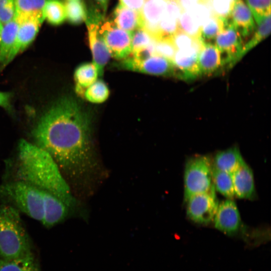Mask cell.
Wrapping results in <instances>:
<instances>
[{
  "label": "cell",
  "instance_id": "cell-1",
  "mask_svg": "<svg viewBox=\"0 0 271 271\" xmlns=\"http://www.w3.org/2000/svg\"><path fill=\"white\" fill-rule=\"evenodd\" d=\"M90 132L86 113L73 98L64 96L43 114L32 134L36 145L51 156L60 170L83 180L96 166Z\"/></svg>",
  "mask_w": 271,
  "mask_h": 271
},
{
  "label": "cell",
  "instance_id": "cell-2",
  "mask_svg": "<svg viewBox=\"0 0 271 271\" xmlns=\"http://www.w3.org/2000/svg\"><path fill=\"white\" fill-rule=\"evenodd\" d=\"M16 175L18 181L55 195L69 208L75 200L61 170L46 151L22 139L18 144Z\"/></svg>",
  "mask_w": 271,
  "mask_h": 271
},
{
  "label": "cell",
  "instance_id": "cell-3",
  "mask_svg": "<svg viewBox=\"0 0 271 271\" xmlns=\"http://www.w3.org/2000/svg\"><path fill=\"white\" fill-rule=\"evenodd\" d=\"M34 254L17 209L0 205V258L16 259Z\"/></svg>",
  "mask_w": 271,
  "mask_h": 271
},
{
  "label": "cell",
  "instance_id": "cell-4",
  "mask_svg": "<svg viewBox=\"0 0 271 271\" xmlns=\"http://www.w3.org/2000/svg\"><path fill=\"white\" fill-rule=\"evenodd\" d=\"M0 195L8 199L18 209L30 217L42 222L43 219V191L20 181L3 185Z\"/></svg>",
  "mask_w": 271,
  "mask_h": 271
},
{
  "label": "cell",
  "instance_id": "cell-5",
  "mask_svg": "<svg viewBox=\"0 0 271 271\" xmlns=\"http://www.w3.org/2000/svg\"><path fill=\"white\" fill-rule=\"evenodd\" d=\"M215 191L212 178V164L206 156H197L189 160L184 172V198Z\"/></svg>",
  "mask_w": 271,
  "mask_h": 271
},
{
  "label": "cell",
  "instance_id": "cell-6",
  "mask_svg": "<svg viewBox=\"0 0 271 271\" xmlns=\"http://www.w3.org/2000/svg\"><path fill=\"white\" fill-rule=\"evenodd\" d=\"M99 33L114 58L124 59L131 53L132 32L121 29L113 22L108 21L101 25Z\"/></svg>",
  "mask_w": 271,
  "mask_h": 271
},
{
  "label": "cell",
  "instance_id": "cell-7",
  "mask_svg": "<svg viewBox=\"0 0 271 271\" xmlns=\"http://www.w3.org/2000/svg\"><path fill=\"white\" fill-rule=\"evenodd\" d=\"M102 16L99 13L86 16L88 37L92 56V63L96 66L98 75L102 76L104 69L111 55L99 33V24Z\"/></svg>",
  "mask_w": 271,
  "mask_h": 271
},
{
  "label": "cell",
  "instance_id": "cell-8",
  "mask_svg": "<svg viewBox=\"0 0 271 271\" xmlns=\"http://www.w3.org/2000/svg\"><path fill=\"white\" fill-rule=\"evenodd\" d=\"M214 44L222 54L223 57L225 56L224 63H228L229 67L241 58L243 38L229 18L227 19L222 31L215 38Z\"/></svg>",
  "mask_w": 271,
  "mask_h": 271
},
{
  "label": "cell",
  "instance_id": "cell-9",
  "mask_svg": "<svg viewBox=\"0 0 271 271\" xmlns=\"http://www.w3.org/2000/svg\"><path fill=\"white\" fill-rule=\"evenodd\" d=\"M186 201L188 216L202 224H207L213 220L219 205L215 191L193 195Z\"/></svg>",
  "mask_w": 271,
  "mask_h": 271
},
{
  "label": "cell",
  "instance_id": "cell-10",
  "mask_svg": "<svg viewBox=\"0 0 271 271\" xmlns=\"http://www.w3.org/2000/svg\"><path fill=\"white\" fill-rule=\"evenodd\" d=\"M124 68L131 71L157 76H176L172 61L157 54L144 59L133 57L124 59Z\"/></svg>",
  "mask_w": 271,
  "mask_h": 271
},
{
  "label": "cell",
  "instance_id": "cell-11",
  "mask_svg": "<svg viewBox=\"0 0 271 271\" xmlns=\"http://www.w3.org/2000/svg\"><path fill=\"white\" fill-rule=\"evenodd\" d=\"M17 21L19 27L15 41L4 66L10 63L33 42L44 19L40 17H31Z\"/></svg>",
  "mask_w": 271,
  "mask_h": 271
},
{
  "label": "cell",
  "instance_id": "cell-12",
  "mask_svg": "<svg viewBox=\"0 0 271 271\" xmlns=\"http://www.w3.org/2000/svg\"><path fill=\"white\" fill-rule=\"evenodd\" d=\"M202 43L201 40H199L190 48L176 50L172 62L176 70L177 76L190 79L200 75L197 58Z\"/></svg>",
  "mask_w": 271,
  "mask_h": 271
},
{
  "label": "cell",
  "instance_id": "cell-13",
  "mask_svg": "<svg viewBox=\"0 0 271 271\" xmlns=\"http://www.w3.org/2000/svg\"><path fill=\"white\" fill-rule=\"evenodd\" d=\"M213 219L215 227L227 234L237 232L241 225L238 208L234 202L229 199L218 205Z\"/></svg>",
  "mask_w": 271,
  "mask_h": 271
},
{
  "label": "cell",
  "instance_id": "cell-14",
  "mask_svg": "<svg viewBox=\"0 0 271 271\" xmlns=\"http://www.w3.org/2000/svg\"><path fill=\"white\" fill-rule=\"evenodd\" d=\"M166 0H147L141 11L144 29L155 41L160 39L159 23L166 10Z\"/></svg>",
  "mask_w": 271,
  "mask_h": 271
},
{
  "label": "cell",
  "instance_id": "cell-15",
  "mask_svg": "<svg viewBox=\"0 0 271 271\" xmlns=\"http://www.w3.org/2000/svg\"><path fill=\"white\" fill-rule=\"evenodd\" d=\"M229 19L242 38L250 36L255 29L251 12L243 0H234Z\"/></svg>",
  "mask_w": 271,
  "mask_h": 271
},
{
  "label": "cell",
  "instance_id": "cell-16",
  "mask_svg": "<svg viewBox=\"0 0 271 271\" xmlns=\"http://www.w3.org/2000/svg\"><path fill=\"white\" fill-rule=\"evenodd\" d=\"M43 191V219L46 227H51L62 221L67 215L69 207L51 193Z\"/></svg>",
  "mask_w": 271,
  "mask_h": 271
},
{
  "label": "cell",
  "instance_id": "cell-17",
  "mask_svg": "<svg viewBox=\"0 0 271 271\" xmlns=\"http://www.w3.org/2000/svg\"><path fill=\"white\" fill-rule=\"evenodd\" d=\"M197 63L200 75L213 73L225 64L222 54L215 44L205 42L198 53Z\"/></svg>",
  "mask_w": 271,
  "mask_h": 271
},
{
  "label": "cell",
  "instance_id": "cell-18",
  "mask_svg": "<svg viewBox=\"0 0 271 271\" xmlns=\"http://www.w3.org/2000/svg\"><path fill=\"white\" fill-rule=\"evenodd\" d=\"M235 195L239 198L251 199L255 195L253 175L244 161L232 174Z\"/></svg>",
  "mask_w": 271,
  "mask_h": 271
},
{
  "label": "cell",
  "instance_id": "cell-19",
  "mask_svg": "<svg viewBox=\"0 0 271 271\" xmlns=\"http://www.w3.org/2000/svg\"><path fill=\"white\" fill-rule=\"evenodd\" d=\"M114 23L119 28L131 32L143 27L141 12L133 10L120 4L114 10Z\"/></svg>",
  "mask_w": 271,
  "mask_h": 271
},
{
  "label": "cell",
  "instance_id": "cell-20",
  "mask_svg": "<svg viewBox=\"0 0 271 271\" xmlns=\"http://www.w3.org/2000/svg\"><path fill=\"white\" fill-rule=\"evenodd\" d=\"M243 162L239 149L233 147L217 153L215 156L213 165L217 169L231 175Z\"/></svg>",
  "mask_w": 271,
  "mask_h": 271
},
{
  "label": "cell",
  "instance_id": "cell-21",
  "mask_svg": "<svg viewBox=\"0 0 271 271\" xmlns=\"http://www.w3.org/2000/svg\"><path fill=\"white\" fill-rule=\"evenodd\" d=\"M97 69L92 63H86L78 66L74 71L75 90L78 95L83 96L86 89L97 80Z\"/></svg>",
  "mask_w": 271,
  "mask_h": 271
},
{
  "label": "cell",
  "instance_id": "cell-22",
  "mask_svg": "<svg viewBox=\"0 0 271 271\" xmlns=\"http://www.w3.org/2000/svg\"><path fill=\"white\" fill-rule=\"evenodd\" d=\"M18 27L15 18L3 25L0 36V62L4 65L14 45Z\"/></svg>",
  "mask_w": 271,
  "mask_h": 271
},
{
  "label": "cell",
  "instance_id": "cell-23",
  "mask_svg": "<svg viewBox=\"0 0 271 271\" xmlns=\"http://www.w3.org/2000/svg\"><path fill=\"white\" fill-rule=\"evenodd\" d=\"M47 1L14 0L16 8L15 18L21 20L31 17H40L44 19L43 10Z\"/></svg>",
  "mask_w": 271,
  "mask_h": 271
},
{
  "label": "cell",
  "instance_id": "cell-24",
  "mask_svg": "<svg viewBox=\"0 0 271 271\" xmlns=\"http://www.w3.org/2000/svg\"><path fill=\"white\" fill-rule=\"evenodd\" d=\"M0 271H41L34 254L16 259L0 258Z\"/></svg>",
  "mask_w": 271,
  "mask_h": 271
},
{
  "label": "cell",
  "instance_id": "cell-25",
  "mask_svg": "<svg viewBox=\"0 0 271 271\" xmlns=\"http://www.w3.org/2000/svg\"><path fill=\"white\" fill-rule=\"evenodd\" d=\"M212 178L215 189L229 199L235 196L231 175L212 164Z\"/></svg>",
  "mask_w": 271,
  "mask_h": 271
},
{
  "label": "cell",
  "instance_id": "cell-26",
  "mask_svg": "<svg viewBox=\"0 0 271 271\" xmlns=\"http://www.w3.org/2000/svg\"><path fill=\"white\" fill-rule=\"evenodd\" d=\"M43 14L44 20L53 25H60L67 19L65 5L59 0H48Z\"/></svg>",
  "mask_w": 271,
  "mask_h": 271
},
{
  "label": "cell",
  "instance_id": "cell-27",
  "mask_svg": "<svg viewBox=\"0 0 271 271\" xmlns=\"http://www.w3.org/2000/svg\"><path fill=\"white\" fill-rule=\"evenodd\" d=\"M227 19L219 17L212 13L200 29V40L205 43H210L223 29Z\"/></svg>",
  "mask_w": 271,
  "mask_h": 271
},
{
  "label": "cell",
  "instance_id": "cell-28",
  "mask_svg": "<svg viewBox=\"0 0 271 271\" xmlns=\"http://www.w3.org/2000/svg\"><path fill=\"white\" fill-rule=\"evenodd\" d=\"M255 29L250 39L243 45L241 57L245 55L261 41L267 37L270 33V15L263 18L257 23Z\"/></svg>",
  "mask_w": 271,
  "mask_h": 271
},
{
  "label": "cell",
  "instance_id": "cell-29",
  "mask_svg": "<svg viewBox=\"0 0 271 271\" xmlns=\"http://www.w3.org/2000/svg\"><path fill=\"white\" fill-rule=\"evenodd\" d=\"M109 95V90L106 83L97 80L86 89L83 96L89 102L101 103L108 98Z\"/></svg>",
  "mask_w": 271,
  "mask_h": 271
},
{
  "label": "cell",
  "instance_id": "cell-30",
  "mask_svg": "<svg viewBox=\"0 0 271 271\" xmlns=\"http://www.w3.org/2000/svg\"><path fill=\"white\" fill-rule=\"evenodd\" d=\"M67 19L73 24H78L86 20L85 8L79 0H66L64 4Z\"/></svg>",
  "mask_w": 271,
  "mask_h": 271
},
{
  "label": "cell",
  "instance_id": "cell-31",
  "mask_svg": "<svg viewBox=\"0 0 271 271\" xmlns=\"http://www.w3.org/2000/svg\"><path fill=\"white\" fill-rule=\"evenodd\" d=\"M179 30L193 38L200 40L201 27L188 11H183L178 19Z\"/></svg>",
  "mask_w": 271,
  "mask_h": 271
},
{
  "label": "cell",
  "instance_id": "cell-32",
  "mask_svg": "<svg viewBox=\"0 0 271 271\" xmlns=\"http://www.w3.org/2000/svg\"><path fill=\"white\" fill-rule=\"evenodd\" d=\"M256 23L270 15V0H245Z\"/></svg>",
  "mask_w": 271,
  "mask_h": 271
},
{
  "label": "cell",
  "instance_id": "cell-33",
  "mask_svg": "<svg viewBox=\"0 0 271 271\" xmlns=\"http://www.w3.org/2000/svg\"><path fill=\"white\" fill-rule=\"evenodd\" d=\"M176 48L172 38H162L155 41V54L172 61Z\"/></svg>",
  "mask_w": 271,
  "mask_h": 271
},
{
  "label": "cell",
  "instance_id": "cell-34",
  "mask_svg": "<svg viewBox=\"0 0 271 271\" xmlns=\"http://www.w3.org/2000/svg\"><path fill=\"white\" fill-rule=\"evenodd\" d=\"M155 40L143 28L138 29L132 32V54H136L146 48Z\"/></svg>",
  "mask_w": 271,
  "mask_h": 271
},
{
  "label": "cell",
  "instance_id": "cell-35",
  "mask_svg": "<svg viewBox=\"0 0 271 271\" xmlns=\"http://www.w3.org/2000/svg\"><path fill=\"white\" fill-rule=\"evenodd\" d=\"M159 27L160 39L172 38L179 30L178 20L166 15L165 13L159 23Z\"/></svg>",
  "mask_w": 271,
  "mask_h": 271
},
{
  "label": "cell",
  "instance_id": "cell-36",
  "mask_svg": "<svg viewBox=\"0 0 271 271\" xmlns=\"http://www.w3.org/2000/svg\"><path fill=\"white\" fill-rule=\"evenodd\" d=\"M188 11L201 27L212 14L209 3H197Z\"/></svg>",
  "mask_w": 271,
  "mask_h": 271
},
{
  "label": "cell",
  "instance_id": "cell-37",
  "mask_svg": "<svg viewBox=\"0 0 271 271\" xmlns=\"http://www.w3.org/2000/svg\"><path fill=\"white\" fill-rule=\"evenodd\" d=\"M234 0H210L209 4L212 13L224 18H229Z\"/></svg>",
  "mask_w": 271,
  "mask_h": 271
},
{
  "label": "cell",
  "instance_id": "cell-38",
  "mask_svg": "<svg viewBox=\"0 0 271 271\" xmlns=\"http://www.w3.org/2000/svg\"><path fill=\"white\" fill-rule=\"evenodd\" d=\"M15 14L14 0H0V21L3 25L12 20Z\"/></svg>",
  "mask_w": 271,
  "mask_h": 271
},
{
  "label": "cell",
  "instance_id": "cell-39",
  "mask_svg": "<svg viewBox=\"0 0 271 271\" xmlns=\"http://www.w3.org/2000/svg\"><path fill=\"white\" fill-rule=\"evenodd\" d=\"M177 50L190 48L199 40L193 38L186 33L179 30L172 38Z\"/></svg>",
  "mask_w": 271,
  "mask_h": 271
},
{
  "label": "cell",
  "instance_id": "cell-40",
  "mask_svg": "<svg viewBox=\"0 0 271 271\" xmlns=\"http://www.w3.org/2000/svg\"><path fill=\"white\" fill-rule=\"evenodd\" d=\"M147 0H119L120 5L129 9L141 12Z\"/></svg>",
  "mask_w": 271,
  "mask_h": 271
},
{
  "label": "cell",
  "instance_id": "cell-41",
  "mask_svg": "<svg viewBox=\"0 0 271 271\" xmlns=\"http://www.w3.org/2000/svg\"><path fill=\"white\" fill-rule=\"evenodd\" d=\"M12 97L11 93L0 91V106L8 110L11 109V99Z\"/></svg>",
  "mask_w": 271,
  "mask_h": 271
},
{
  "label": "cell",
  "instance_id": "cell-42",
  "mask_svg": "<svg viewBox=\"0 0 271 271\" xmlns=\"http://www.w3.org/2000/svg\"><path fill=\"white\" fill-rule=\"evenodd\" d=\"M209 1L210 0H178L179 3L183 11L188 10L197 3H209Z\"/></svg>",
  "mask_w": 271,
  "mask_h": 271
},
{
  "label": "cell",
  "instance_id": "cell-43",
  "mask_svg": "<svg viewBox=\"0 0 271 271\" xmlns=\"http://www.w3.org/2000/svg\"><path fill=\"white\" fill-rule=\"evenodd\" d=\"M96 1L98 2L99 4L101 6L104 12H105L107 8L108 0H96Z\"/></svg>",
  "mask_w": 271,
  "mask_h": 271
},
{
  "label": "cell",
  "instance_id": "cell-44",
  "mask_svg": "<svg viewBox=\"0 0 271 271\" xmlns=\"http://www.w3.org/2000/svg\"><path fill=\"white\" fill-rule=\"evenodd\" d=\"M3 26V25L2 24V23L0 21V36H1V34L2 31Z\"/></svg>",
  "mask_w": 271,
  "mask_h": 271
}]
</instances>
